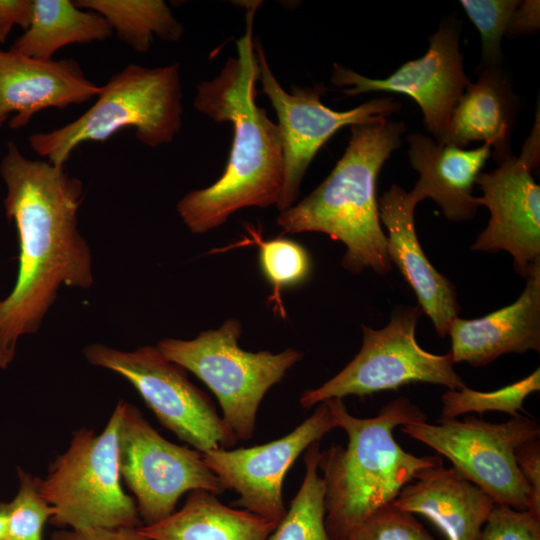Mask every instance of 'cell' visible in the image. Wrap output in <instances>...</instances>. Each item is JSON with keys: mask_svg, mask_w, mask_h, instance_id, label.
<instances>
[{"mask_svg": "<svg viewBox=\"0 0 540 540\" xmlns=\"http://www.w3.org/2000/svg\"><path fill=\"white\" fill-rule=\"evenodd\" d=\"M5 213L19 241L17 279L0 300V368L13 361L20 337L38 331L61 286L93 285L91 250L78 230L80 179L49 161L26 158L7 143L0 163Z\"/></svg>", "mask_w": 540, "mask_h": 540, "instance_id": "1", "label": "cell"}, {"mask_svg": "<svg viewBox=\"0 0 540 540\" xmlns=\"http://www.w3.org/2000/svg\"><path fill=\"white\" fill-rule=\"evenodd\" d=\"M259 4H247L237 56L228 58L212 80L196 86L195 109L216 123H231L233 141L222 176L206 188L189 191L177 203L178 215L194 234L216 229L240 209L276 205L281 194L284 160L279 127L256 104L253 23Z\"/></svg>", "mask_w": 540, "mask_h": 540, "instance_id": "2", "label": "cell"}, {"mask_svg": "<svg viewBox=\"0 0 540 540\" xmlns=\"http://www.w3.org/2000/svg\"><path fill=\"white\" fill-rule=\"evenodd\" d=\"M335 426L348 436L346 447L321 451L319 471L325 485V526L331 540L344 538L380 508L393 503L400 490L440 456H416L395 440L394 430L426 422L422 410L406 397L384 405L370 418L351 415L341 398L324 401Z\"/></svg>", "mask_w": 540, "mask_h": 540, "instance_id": "3", "label": "cell"}, {"mask_svg": "<svg viewBox=\"0 0 540 540\" xmlns=\"http://www.w3.org/2000/svg\"><path fill=\"white\" fill-rule=\"evenodd\" d=\"M405 132L403 122L383 115L352 125L348 146L327 178L280 212L277 224L285 233L319 232L342 242L341 265L351 273L370 268L387 274L392 263L380 223L377 178Z\"/></svg>", "mask_w": 540, "mask_h": 540, "instance_id": "4", "label": "cell"}, {"mask_svg": "<svg viewBox=\"0 0 540 540\" xmlns=\"http://www.w3.org/2000/svg\"><path fill=\"white\" fill-rule=\"evenodd\" d=\"M180 66L130 64L101 86L95 103L80 117L28 141L39 156L63 166L86 142H104L123 128L134 127L136 139L156 148L174 140L182 127Z\"/></svg>", "mask_w": 540, "mask_h": 540, "instance_id": "5", "label": "cell"}, {"mask_svg": "<svg viewBox=\"0 0 540 540\" xmlns=\"http://www.w3.org/2000/svg\"><path fill=\"white\" fill-rule=\"evenodd\" d=\"M241 333L240 321L231 317L194 339L166 338L156 346L169 361L193 373L214 393L225 423L237 440L247 441L254 434L265 394L303 353L294 348L279 353L246 351L239 346Z\"/></svg>", "mask_w": 540, "mask_h": 540, "instance_id": "6", "label": "cell"}, {"mask_svg": "<svg viewBox=\"0 0 540 540\" xmlns=\"http://www.w3.org/2000/svg\"><path fill=\"white\" fill-rule=\"evenodd\" d=\"M119 401L100 434L81 428L73 432L68 449L38 478L42 497L55 509L50 523L74 530L138 527L135 499L121 484L118 432Z\"/></svg>", "mask_w": 540, "mask_h": 540, "instance_id": "7", "label": "cell"}, {"mask_svg": "<svg viewBox=\"0 0 540 540\" xmlns=\"http://www.w3.org/2000/svg\"><path fill=\"white\" fill-rule=\"evenodd\" d=\"M422 313L419 305L400 307L382 329L362 325L363 341L358 354L320 387L303 391L299 399L302 408L332 398L396 390L411 383L437 384L451 390L466 387L454 370L450 352L437 355L418 344L415 329Z\"/></svg>", "mask_w": 540, "mask_h": 540, "instance_id": "8", "label": "cell"}, {"mask_svg": "<svg viewBox=\"0 0 540 540\" xmlns=\"http://www.w3.org/2000/svg\"><path fill=\"white\" fill-rule=\"evenodd\" d=\"M83 354L91 365L126 379L161 425L200 453L235 445L236 436L218 414L210 397L188 379L183 367L169 361L157 346L122 351L93 343L83 349Z\"/></svg>", "mask_w": 540, "mask_h": 540, "instance_id": "9", "label": "cell"}, {"mask_svg": "<svg viewBox=\"0 0 540 540\" xmlns=\"http://www.w3.org/2000/svg\"><path fill=\"white\" fill-rule=\"evenodd\" d=\"M401 431L447 457L461 475L483 490L495 504L528 510L531 489L515 459L516 449L538 439L536 420L518 415L491 423L475 416L464 420L411 423Z\"/></svg>", "mask_w": 540, "mask_h": 540, "instance_id": "10", "label": "cell"}, {"mask_svg": "<svg viewBox=\"0 0 540 540\" xmlns=\"http://www.w3.org/2000/svg\"><path fill=\"white\" fill-rule=\"evenodd\" d=\"M120 401V475L134 494L139 518L145 525L171 515L186 492L203 489L219 495L226 490L206 465L202 453L169 442L136 406Z\"/></svg>", "mask_w": 540, "mask_h": 540, "instance_id": "11", "label": "cell"}, {"mask_svg": "<svg viewBox=\"0 0 540 540\" xmlns=\"http://www.w3.org/2000/svg\"><path fill=\"white\" fill-rule=\"evenodd\" d=\"M258 81L278 118L281 135L284 179L276 204L282 212L296 202L304 175L321 147L342 127L361 124L375 116L398 111L400 102L391 96L371 99L347 111H335L321 101L322 86H292L286 92L275 78L262 44L255 39Z\"/></svg>", "mask_w": 540, "mask_h": 540, "instance_id": "12", "label": "cell"}, {"mask_svg": "<svg viewBox=\"0 0 540 540\" xmlns=\"http://www.w3.org/2000/svg\"><path fill=\"white\" fill-rule=\"evenodd\" d=\"M539 160L538 105L520 155H512L488 173L481 172L475 181L482 191L481 197L474 198L475 203L489 210L490 219L471 249L507 251L513 257L515 271L524 278L540 263V187L532 176Z\"/></svg>", "mask_w": 540, "mask_h": 540, "instance_id": "13", "label": "cell"}, {"mask_svg": "<svg viewBox=\"0 0 540 540\" xmlns=\"http://www.w3.org/2000/svg\"><path fill=\"white\" fill-rule=\"evenodd\" d=\"M460 31L461 21L452 14L429 37V48L422 57L404 63L388 77L369 78L334 63L331 82L351 86L342 91L349 96L372 91L410 96L422 111L425 127L441 144L452 111L470 84L459 48Z\"/></svg>", "mask_w": 540, "mask_h": 540, "instance_id": "14", "label": "cell"}, {"mask_svg": "<svg viewBox=\"0 0 540 540\" xmlns=\"http://www.w3.org/2000/svg\"><path fill=\"white\" fill-rule=\"evenodd\" d=\"M334 428L332 415L321 402L305 421L279 439L249 448L210 450L202 457L224 488L239 495L233 505L279 523L287 511L282 485L288 470L304 450Z\"/></svg>", "mask_w": 540, "mask_h": 540, "instance_id": "15", "label": "cell"}, {"mask_svg": "<svg viewBox=\"0 0 540 540\" xmlns=\"http://www.w3.org/2000/svg\"><path fill=\"white\" fill-rule=\"evenodd\" d=\"M100 89L74 59L41 60L0 49V128L11 113L9 126L22 128L39 111L87 102Z\"/></svg>", "mask_w": 540, "mask_h": 540, "instance_id": "16", "label": "cell"}, {"mask_svg": "<svg viewBox=\"0 0 540 540\" xmlns=\"http://www.w3.org/2000/svg\"><path fill=\"white\" fill-rule=\"evenodd\" d=\"M417 204L409 192L394 184L379 198V217L388 231L391 263L412 287L418 305L431 319L438 335L444 337L458 317L460 305L455 286L434 268L420 245L414 223Z\"/></svg>", "mask_w": 540, "mask_h": 540, "instance_id": "17", "label": "cell"}, {"mask_svg": "<svg viewBox=\"0 0 540 540\" xmlns=\"http://www.w3.org/2000/svg\"><path fill=\"white\" fill-rule=\"evenodd\" d=\"M454 363L484 366L503 354L540 351V263L526 276L518 299L476 319L455 318L449 327Z\"/></svg>", "mask_w": 540, "mask_h": 540, "instance_id": "18", "label": "cell"}, {"mask_svg": "<svg viewBox=\"0 0 540 540\" xmlns=\"http://www.w3.org/2000/svg\"><path fill=\"white\" fill-rule=\"evenodd\" d=\"M406 140L410 164L419 173L411 196L418 203L432 199L451 222L473 219L478 208L473 186L491 155V146L466 150L439 144L421 133H410Z\"/></svg>", "mask_w": 540, "mask_h": 540, "instance_id": "19", "label": "cell"}, {"mask_svg": "<svg viewBox=\"0 0 540 540\" xmlns=\"http://www.w3.org/2000/svg\"><path fill=\"white\" fill-rule=\"evenodd\" d=\"M393 504L427 518L446 540H478L495 503L455 468L443 464L421 470Z\"/></svg>", "mask_w": 540, "mask_h": 540, "instance_id": "20", "label": "cell"}, {"mask_svg": "<svg viewBox=\"0 0 540 540\" xmlns=\"http://www.w3.org/2000/svg\"><path fill=\"white\" fill-rule=\"evenodd\" d=\"M520 111L512 84L502 67L479 68L455 105L441 144L465 148L483 142L494 148L497 163L513 155L511 133Z\"/></svg>", "mask_w": 540, "mask_h": 540, "instance_id": "21", "label": "cell"}, {"mask_svg": "<svg viewBox=\"0 0 540 540\" xmlns=\"http://www.w3.org/2000/svg\"><path fill=\"white\" fill-rule=\"evenodd\" d=\"M277 525L224 505L210 491L196 489L189 492L179 511L138 529L149 540H268Z\"/></svg>", "mask_w": 540, "mask_h": 540, "instance_id": "22", "label": "cell"}, {"mask_svg": "<svg viewBox=\"0 0 540 540\" xmlns=\"http://www.w3.org/2000/svg\"><path fill=\"white\" fill-rule=\"evenodd\" d=\"M31 23L11 50L28 57L51 60L70 44L104 41L113 35L98 13L77 7L70 0H32Z\"/></svg>", "mask_w": 540, "mask_h": 540, "instance_id": "23", "label": "cell"}, {"mask_svg": "<svg viewBox=\"0 0 540 540\" xmlns=\"http://www.w3.org/2000/svg\"><path fill=\"white\" fill-rule=\"evenodd\" d=\"M75 5L101 15L119 40L137 53L150 50L154 38L179 41L182 24L162 0H77Z\"/></svg>", "mask_w": 540, "mask_h": 540, "instance_id": "24", "label": "cell"}, {"mask_svg": "<svg viewBox=\"0 0 540 540\" xmlns=\"http://www.w3.org/2000/svg\"><path fill=\"white\" fill-rule=\"evenodd\" d=\"M320 452L319 441L307 448L303 482L268 540H331L325 526V485L318 468Z\"/></svg>", "mask_w": 540, "mask_h": 540, "instance_id": "25", "label": "cell"}, {"mask_svg": "<svg viewBox=\"0 0 540 540\" xmlns=\"http://www.w3.org/2000/svg\"><path fill=\"white\" fill-rule=\"evenodd\" d=\"M540 390V369L527 377L494 391H477L467 386L460 390L449 389L441 396L442 409L438 420L456 419L460 415L486 411L504 412L512 417L523 411L524 400Z\"/></svg>", "mask_w": 540, "mask_h": 540, "instance_id": "26", "label": "cell"}, {"mask_svg": "<svg viewBox=\"0 0 540 540\" xmlns=\"http://www.w3.org/2000/svg\"><path fill=\"white\" fill-rule=\"evenodd\" d=\"M252 242L259 248L261 271L272 287L270 301L284 316L281 292L285 288L303 283L311 272V260L307 250L298 242L288 238L277 237L262 240L260 235L250 229Z\"/></svg>", "mask_w": 540, "mask_h": 540, "instance_id": "27", "label": "cell"}, {"mask_svg": "<svg viewBox=\"0 0 540 540\" xmlns=\"http://www.w3.org/2000/svg\"><path fill=\"white\" fill-rule=\"evenodd\" d=\"M19 489L9 502L5 540H43V529L55 509L41 495L38 477L17 467Z\"/></svg>", "mask_w": 540, "mask_h": 540, "instance_id": "28", "label": "cell"}, {"mask_svg": "<svg viewBox=\"0 0 540 540\" xmlns=\"http://www.w3.org/2000/svg\"><path fill=\"white\" fill-rule=\"evenodd\" d=\"M521 1L518 0H461L471 22L480 33V68L501 67V42L510 19Z\"/></svg>", "mask_w": 540, "mask_h": 540, "instance_id": "29", "label": "cell"}, {"mask_svg": "<svg viewBox=\"0 0 540 540\" xmlns=\"http://www.w3.org/2000/svg\"><path fill=\"white\" fill-rule=\"evenodd\" d=\"M344 540H434L413 514L390 503L355 527Z\"/></svg>", "mask_w": 540, "mask_h": 540, "instance_id": "30", "label": "cell"}, {"mask_svg": "<svg viewBox=\"0 0 540 540\" xmlns=\"http://www.w3.org/2000/svg\"><path fill=\"white\" fill-rule=\"evenodd\" d=\"M478 540H540V516L495 504Z\"/></svg>", "mask_w": 540, "mask_h": 540, "instance_id": "31", "label": "cell"}, {"mask_svg": "<svg viewBox=\"0 0 540 540\" xmlns=\"http://www.w3.org/2000/svg\"><path fill=\"white\" fill-rule=\"evenodd\" d=\"M517 466L531 489L529 511L540 516V440L521 444L515 451Z\"/></svg>", "mask_w": 540, "mask_h": 540, "instance_id": "32", "label": "cell"}, {"mask_svg": "<svg viewBox=\"0 0 540 540\" xmlns=\"http://www.w3.org/2000/svg\"><path fill=\"white\" fill-rule=\"evenodd\" d=\"M50 540H149L138 527L62 529L52 534Z\"/></svg>", "mask_w": 540, "mask_h": 540, "instance_id": "33", "label": "cell"}, {"mask_svg": "<svg viewBox=\"0 0 540 540\" xmlns=\"http://www.w3.org/2000/svg\"><path fill=\"white\" fill-rule=\"evenodd\" d=\"M32 10V0H0V43L6 42L14 26L28 29Z\"/></svg>", "mask_w": 540, "mask_h": 540, "instance_id": "34", "label": "cell"}, {"mask_svg": "<svg viewBox=\"0 0 540 540\" xmlns=\"http://www.w3.org/2000/svg\"><path fill=\"white\" fill-rule=\"evenodd\" d=\"M539 7L538 0L521 1L510 19L506 35L516 37L536 33L540 27Z\"/></svg>", "mask_w": 540, "mask_h": 540, "instance_id": "35", "label": "cell"}, {"mask_svg": "<svg viewBox=\"0 0 540 540\" xmlns=\"http://www.w3.org/2000/svg\"><path fill=\"white\" fill-rule=\"evenodd\" d=\"M9 503L0 502V540L6 539Z\"/></svg>", "mask_w": 540, "mask_h": 540, "instance_id": "36", "label": "cell"}]
</instances>
